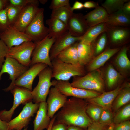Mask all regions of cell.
I'll return each instance as SVG.
<instances>
[{"label": "cell", "mask_w": 130, "mask_h": 130, "mask_svg": "<svg viewBox=\"0 0 130 130\" xmlns=\"http://www.w3.org/2000/svg\"><path fill=\"white\" fill-rule=\"evenodd\" d=\"M89 103L85 100L71 97L56 115V121L67 126H74L84 129L93 122L87 114Z\"/></svg>", "instance_id": "6da1fadb"}, {"label": "cell", "mask_w": 130, "mask_h": 130, "mask_svg": "<svg viewBox=\"0 0 130 130\" xmlns=\"http://www.w3.org/2000/svg\"><path fill=\"white\" fill-rule=\"evenodd\" d=\"M52 78L55 80L69 81L72 77L85 75L84 67L63 62L56 58L51 61Z\"/></svg>", "instance_id": "7a4b0ae2"}, {"label": "cell", "mask_w": 130, "mask_h": 130, "mask_svg": "<svg viewBox=\"0 0 130 130\" xmlns=\"http://www.w3.org/2000/svg\"><path fill=\"white\" fill-rule=\"evenodd\" d=\"M72 87L93 91L101 93L104 92V81L100 72L97 70L90 72L81 76L73 77L70 83Z\"/></svg>", "instance_id": "3957f363"}, {"label": "cell", "mask_w": 130, "mask_h": 130, "mask_svg": "<svg viewBox=\"0 0 130 130\" xmlns=\"http://www.w3.org/2000/svg\"><path fill=\"white\" fill-rule=\"evenodd\" d=\"M39 79L36 87L32 91V100L35 103L46 102L50 87L52 86L51 68L48 66L38 74Z\"/></svg>", "instance_id": "277c9868"}, {"label": "cell", "mask_w": 130, "mask_h": 130, "mask_svg": "<svg viewBox=\"0 0 130 130\" xmlns=\"http://www.w3.org/2000/svg\"><path fill=\"white\" fill-rule=\"evenodd\" d=\"M13 95V105L9 110H4L0 112V119L7 122L11 120L15 109L21 104H25L32 100V91L27 89L15 86L10 91Z\"/></svg>", "instance_id": "5b68a950"}, {"label": "cell", "mask_w": 130, "mask_h": 130, "mask_svg": "<svg viewBox=\"0 0 130 130\" xmlns=\"http://www.w3.org/2000/svg\"><path fill=\"white\" fill-rule=\"evenodd\" d=\"M44 8H39L32 20L26 29L24 33L30 36L36 44L48 35V28L45 26L44 21Z\"/></svg>", "instance_id": "8992f818"}, {"label": "cell", "mask_w": 130, "mask_h": 130, "mask_svg": "<svg viewBox=\"0 0 130 130\" xmlns=\"http://www.w3.org/2000/svg\"><path fill=\"white\" fill-rule=\"evenodd\" d=\"M20 114L16 117L7 122L8 130H22L27 127L31 117L36 113L39 103L34 104L32 101L27 102Z\"/></svg>", "instance_id": "52a82bcc"}, {"label": "cell", "mask_w": 130, "mask_h": 130, "mask_svg": "<svg viewBox=\"0 0 130 130\" xmlns=\"http://www.w3.org/2000/svg\"><path fill=\"white\" fill-rule=\"evenodd\" d=\"M52 86L63 94L84 99L96 97L101 93L95 91L77 88L72 86L69 81H62L55 79L52 81Z\"/></svg>", "instance_id": "ba28073f"}, {"label": "cell", "mask_w": 130, "mask_h": 130, "mask_svg": "<svg viewBox=\"0 0 130 130\" xmlns=\"http://www.w3.org/2000/svg\"><path fill=\"white\" fill-rule=\"evenodd\" d=\"M56 39L50 38L48 35L36 44L31 55L30 66L38 63L45 64L51 68V61L50 58L51 48Z\"/></svg>", "instance_id": "9c48e42d"}, {"label": "cell", "mask_w": 130, "mask_h": 130, "mask_svg": "<svg viewBox=\"0 0 130 130\" xmlns=\"http://www.w3.org/2000/svg\"><path fill=\"white\" fill-rule=\"evenodd\" d=\"M29 67L23 65L13 58L6 56L0 72V81L2 74L7 73L9 75V79L11 82L7 87L3 90L6 92L10 91L14 86V84L15 80Z\"/></svg>", "instance_id": "30bf717a"}, {"label": "cell", "mask_w": 130, "mask_h": 130, "mask_svg": "<svg viewBox=\"0 0 130 130\" xmlns=\"http://www.w3.org/2000/svg\"><path fill=\"white\" fill-rule=\"evenodd\" d=\"M36 44L32 41L25 42L9 49L7 55L25 66L30 67L31 57Z\"/></svg>", "instance_id": "8fae6325"}, {"label": "cell", "mask_w": 130, "mask_h": 130, "mask_svg": "<svg viewBox=\"0 0 130 130\" xmlns=\"http://www.w3.org/2000/svg\"><path fill=\"white\" fill-rule=\"evenodd\" d=\"M0 39L9 49L19 45L25 42L32 41L30 36L19 31L10 25L0 32Z\"/></svg>", "instance_id": "7c38bea8"}, {"label": "cell", "mask_w": 130, "mask_h": 130, "mask_svg": "<svg viewBox=\"0 0 130 130\" xmlns=\"http://www.w3.org/2000/svg\"><path fill=\"white\" fill-rule=\"evenodd\" d=\"M38 5L39 2L26 5L23 8L13 25H11L19 31L24 32L39 9Z\"/></svg>", "instance_id": "4fadbf2b"}, {"label": "cell", "mask_w": 130, "mask_h": 130, "mask_svg": "<svg viewBox=\"0 0 130 130\" xmlns=\"http://www.w3.org/2000/svg\"><path fill=\"white\" fill-rule=\"evenodd\" d=\"M48 66L46 65L41 63H37L31 65L15 80L14 86L22 87L32 91V84L35 77Z\"/></svg>", "instance_id": "5bb4252c"}, {"label": "cell", "mask_w": 130, "mask_h": 130, "mask_svg": "<svg viewBox=\"0 0 130 130\" xmlns=\"http://www.w3.org/2000/svg\"><path fill=\"white\" fill-rule=\"evenodd\" d=\"M68 31L72 36L80 37L83 36L89 27L82 13H73L66 24Z\"/></svg>", "instance_id": "9a60e30c"}, {"label": "cell", "mask_w": 130, "mask_h": 130, "mask_svg": "<svg viewBox=\"0 0 130 130\" xmlns=\"http://www.w3.org/2000/svg\"><path fill=\"white\" fill-rule=\"evenodd\" d=\"M67 97L55 87L51 88L46 102L47 114L50 118L53 117L56 112L64 106Z\"/></svg>", "instance_id": "2e32d148"}, {"label": "cell", "mask_w": 130, "mask_h": 130, "mask_svg": "<svg viewBox=\"0 0 130 130\" xmlns=\"http://www.w3.org/2000/svg\"><path fill=\"white\" fill-rule=\"evenodd\" d=\"M83 36L73 37L68 31L56 39L50 52V58L51 61L61 52L72 44L81 40Z\"/></svg>", "instance_id": "e0dca14e"}, {"label": "cell", "mask_w": 130, "mask_h": 130, "mask_svg": "<svg viewBox=\"0 0 130 130\" xmlns=\"http://www.w3.org/2000/svg\"><path fill=\"white\" fill-rule=\"evenodd\" d=\"M106 32L108 40L113 45H120L123 44L129 40L130 38V29L127 27L108 25Z\"/></svg>", "instance_id": "ac0fdd59"}, {"label": "cell", "mask_w": 130, "mask_h": 130, "mask_svg": "<svg viewBox=\"0 0 130 130\" xmlns=\"http://www.w3.org/2000/svg\"><path fill=\"white\" fill-rule=\"evenodd\" d=\"M123 87L119 86L111 91L104 92L96 97L84 100L89 104L96 105L103 109L110 110L114 100Z\"/></svg>", "instance_id": "d6986e66"}, {"label": "cell", "mask_w": 130, "mask_h": 130, "mask_svg": "<svg viewBox=\"0 0 130 130\" xmlns=\"http://www.w3.org/2000/svg\"><path fill=\"white\" fill-rule=\"evenodd\" d=\"M77 51L79 64L84 67L91 60L94 55L92 43L82 40L78 43Z\"/></svg>", "instance_id": "ffe728a7"}, {"label": "cell", "mask_w": 130, "mask_h": 130, "mask_svg": "<svg viewBox=\"0 0 130 130\" xmlns=\"http://www.w3.org/2000/svg\"><path fill=\"white\" fill-rule=\"evenodd\" d=\"M51 119L47 114V102L39 103V108L33 122V130L47 129L49 126Z\"/></svg>", "instance_id": "44dd1931"}, {"label": "cell", "mask_w": 130, "mask_h": 130, "mask_svg": "<svg viewBox=\"0 0 130 130\" xmlns=\"http://www.w3.org/2000/svg\"><path fill=\"white\" fill-rule=\"evenodd\" d=\"M118 48H109L97 56L87 65V69L90 72L97 70L103 66L119 50Z\"/></svg>", "instance_id": "7402d4cb"}, {"label": "cell", "mask_w": 130, "mask_h": 130, "mask_svg": "<svg viewBox=\"0 0 130 130\" xmlns=\"http://www.w3.org/2000/svg\"><path fill=\"white\" fill-rule=\"evenodd\" d=\"M108 15L104 8L99 6L84 15V17L90 27L101 23H106Z\"/></svg>", "instance_id": "603a6c76"}, {"label": "cell", "mask_w": 130, "mask_h": 130, "mask_svg": "<svg viewBox=\"0 0 130 130\" xmlns=\"http://www.w3.org/2000/svg\"><path fill=\"white\" fill-rule=\"evenodd\" d=\"M78 42L72 44L61 52L56 58L65 63L80 65L79 63L77 51Z\"/></svg>", "instance_id": "cb8c5ba5"}, {"label": "cell", "mask_w": 130, "mask_h": 130, "mask_svg": "<svg viewBox=\"0 0 130 130\" xmlns=\"http://www.w3.org/2000/svg\"><path fill=\"white\" fill-rule=\"evenodd\" d=\"M48 26V36L55 39L58 38L68 31L66 25L57 19L50 18L46 21Z\"/></svg>", "instance_id": "d4e9b609"}, {"label": "cell", "mask_w": 130, "mask_h": 130, "mask_svg": "<svg viewBox=\"0 0 130 130\" xmlns=\"http://www.w3.org/2000/svg\"><path fill=\"white\" fill-rule=\"evenodd\" d=\"M105 23L110 26L127 27L130 25V15L119 10L109 15Z\"/></svg>", "instance_id": "484cf974"}, {"label": "cell", "mask_w": 130, "mask_h": 130, "mask_svg": "<svg viewBox=\"0 0 130 130\" xmlns=\"http://www.w3.org/2000/svg\"><path fill=\"white\" fill-rule=\"evenodd\" d=\"M108 25L102 23L89 27L85 34L83 36L82 40L92 43L101 34L106 32Z\"/></svg>", "instance_id": "4316f807"}, {"label": "cell", "mask_w": 130, "mask_h": 130, "mask_svg": "<svg viewBox=\"0 0 130 130\" xmlns=\"http://www.w3.org/2000/svg\"><path fill=\"white\" fill-rule=\"evenodd\" d=\"M73 13L70 5L52 10L50 18L57 19L66 25L69 19Z\"/></svg>", "instance_id": "83f0119b"}, {"label": "cell", "mask_w": 130, "mask_h": 130, "mask_svg": "<svg viewBox=\"0 0 130 130\" xmlns=\"http://www.w3.org/2000/svg\"><path fill=\"white\" fill-rule=\"evenodd\" d=\"M128 48L124 46L120 51L115 61L118 68L123 71H127L130 68V61L127 55Z\"/></svg>", "instance_id": "f1b7e54d"}, {"label": "cell", "mask_w": 130, "mask_h": 130, "mask_svg": "<svg viewBox=\"0 0 130 130\" xmlns=\"http://www.w3.org/2000/svg\"><path fill=\"white\" fill-rule=\"evenodd\" d=\"M122 76L112 65H109L105 72V78L107 87L110 88L113 87L121 79Z\"/></svg>", "instance_id": "f546056e"}, {"label": "cell", "mask_w": 130, "mask_h": 130, "mask_svg": "<svg viewBox=\"0 0 130 130\" xmlns=\"http://www.w3.org/2000/svg\"><path fill=\"white\" fill-rule=\"evenodd\" d=\"M117 97L113 106V108L115 110H117L130 101V84H127L125 87L123 88Z\"/></svg>", "instance_id": "4dcf8cb0"}, {"label": "cell", "mask_w": 130, "mask_h": 130, "mask_svg": "<svg viewBox=\"0 0 130 130\" xmlns=\"http://www.w3.org/2000/svg\"><path fill=\"white\" fill-rule=\"evenodd\" d=\"M129 0H106L102 4L109 15L121 9L123 5Z\"/></svg>", "instance_id": "1f68e13d"}, {"label": "cell", "mask_w": 130, "mask_h": 130, "mask_svg": "<svg viewBox=\"0 0 130 130\" xmlns=\"http://www.w3.org/2000/svg\"><path fill=\"white\" fill-rule=\"evenodd\" d=\"M106 32L101 34L92 42L94 52V55L97 56L103 52L106 46L108 41Z\"/></svg>", "instance_id": "d6a6232c"}, {"label": "cell", "mask_w": 130, "mask_h": 130, "mask_svg": "<svg viewBox=\"0 0 130 130\" xmlns=\"http://www.w3.org/2000/svg\"><path fill=\"white\" fill-rule=\"evenodd\" d=\"M103 108L98 105L89 104L86 109V113L93 121L99 122Z\"/></svg>", "instance_id": "836d02e7"}, {"label": "cell", "mask_w": 130, "mask_h": 130, "mask_svg": "<svg viewBox=\"0 0 130 130\" xmlns=\"http://www.w3.org/2000/svg\"><path fill=\"white\" fill-rule=\"evenodd\" d=\"M23 7L10 4L6 8L10 25L13 23Z\"/></svg>", "instance_id": "e575fe53"}, {"label": "cell", "mask_w": 130, "mask_h": 130, "mask_svg": "<svg viewBox=\"0 0 130 130\" xmlns=\"http://www.w3.org/2000/svg\"><path fill=\"white\" fill-rule=\"evenodd\" d=\"M130 117V104L124 107L115 116L113 123L116 124L128 120Z\"/></svg>", "instance_id": "d590c367"}, {"label": "cell", "mask_w": 130, "mask_h": 130, "mask_svg": "<svg viewBox=\"0 0 130 130\" xmlns=\"http://www.w3.org/2000/svg\"><path fill=\"white\" fill-rule=\"evenodd\" d=\"M113 117L110 110L103 109L101 113L99 122L109 125L113 123Z\"/></svg>", "instance_id": "8d00e7d4"}, {"label": "cell", "mask_w": 130, "mask_h": 130, "mask_svg": "<svg viewBox=\"0 0 130 130\" xmlns=\"http://www.w3.org/2000/svg\"><path fill=\"white\" fill-rule=\"evenodd\" d=\"M9 50L8 47L0 39V70L5 62V58L7 56Z\"/></svg>", "instance_id": "74e56055"}, {"label": "cell", "mask_w": 130, "mask_h": 130, "mask_svg": "<svg viewBox=\"0 0 130 130\" xmlns=\"http://www.w3.org/2000/svg\"><path fill=\"white\" fill-rule=\"evenodd\" d=\"M9 24L6 8L0 11V31L5 29Z\"/></svg>", "instance_id": "f35d334b"}, {"label": "cell", "mask_w": 130, "mask_h": 130, "mask_svg": "<svg viewBox=\"0 0 130 130\" xmlns=\"http://www.w3.org/2000/svg\"><path fill=\"white\" fill-rule=\"evenodd\" d=\"M69 0H52L49 8L53 10L69 5Z\"/></svg>", "instance_id": "ab89813d"}, {"label": "cell", "mask_w": 130, "mask_h": 130, "mask_svg": "<svg viewBox=\"0 0 130 130\" xmlns=\"http://www.w3.org/2000/svg\"><path fill=\"white\" fill-rule=\"evenodd\" d=\"M110 125L93 121L88 127L87 130H107Z\"/></svg>", "instance_id": "60d3db41"}, {"label": "cell", "mask_w": 130, "mask_h": 130, "mask_svg": "<svg viewBox=\"0 0 130 130\" xmlns=\"http://www.w3.org/2000/svg\"><path fill=\"white\" fill-rule=\"evenodd\" d=\"M10 4L15 6L24 7L27 5L39 2L35 0H9Z\"/></svg>", "instance_id": "b9f144b4"}, {"label": "cell", "mask_w": 130, "mask_h": 130, "mask_svg": "<svg viewBox=\"0 0 130 130\" xmlns=\"http://www.w3.org/2000/svg\"><path fill=\"white\" fill-rule=\"evenodd\" d=\"M114 124V130H130V122L128 120Z\"/></svg>", "instance_id": "7bdbcfd3"}, {"label": "cell", "mask_w": 130, "mask_h": 130, "mask_svg": "<svg viewBox=\"0 0 130 130\" xmlns=\"http://www.w3.org/2000/svg\"><path fill=\"white\" fill-rule=\"evenodd\" d=\"M68 126L66 124L57 121H55L51 130H66Z\"/></svg>", "instance_id": "ee69618b"}, {"label": "cell", "mask_w": 130, "mask_h": 130, "mask_svg": "<svg viewBox=\"0 0 130 130\" xmlns=\"http://www.w3.org/2000/svg\"><path fill=\"white\" fill-rule=\"evenodd\" d=\"M124 13L130 15V1L129 0L124 3L120 10Z\"/></svg>", "instance_id": "f6af8a7d"}, {"label": "cell", "mask_w": 130, "mask_h": 130, "mask_svg": "<svg viewBox=\"0 0 130 130\" xmlns=\"http://www.w3.org/2000/svg\"><path fill=\"white\" fill-rule=\"evenodd\" d=\"M84 7L87 8H95L99 6L98 3L92 1H87L83 4Z\"/></svg>", "instance_id": "bcb514c9"}, {"label": "cell", "mask_w": 130, "mask_h": 130, "mask_svg": "<svg viewBox=\"0 0 130 130\" xmlns=\"http://www.w3.org/2000/svg\"><path fill=\"white\" fill-rule=\"evenodd\" d=\"M84 7L83 4L82 2L78 1H76L74 4L71 7L72 10L80 9Z\"/></svg>", "instance_id": "7dc6e473"}, {"label": "cell", "mask_w": 130, "mask_h": 130, "mask_svg": "<svg viewBox=\"0 0 130 130\" xmlns=\"http://www.w3.org/2000/svg\"><path fill=\"white\" fill-rule=\"evenodd\" d=\"M0 130H8L7 122L0 119Z\"/></svg>", "instance_id": "c3c4849f"}, {"label": "cell", "mask_w": 130, "mask_h": 130, "mask_svg": "<svg viewBox=\"0 0 130 130\" xmlns=\"http://www.w3.org/2000/svg\"><path fill=\"white\" fill-rule=\"evenodd\" d=\"M84 129L77 126H68L66 130H84Z\"/></svg>", "instance_id": "681fc988"}, {"label": "cell", "mask_w": 130, "mask_h": 130, "mask_svg": "<svg viewBox=\"0 0 130 130\" xmlns=\"http://www.w3.org/2000/svg\"><path fill=\"white\" fill-rule=\"evenodd\" d=\"M56 116H55L51 119L49 126L47 130H51L52 127L56 120Z\"/></svg>", "instance_id": "f907efd6"}, {"label": "cell", "mask_w": 130, "mask_h": 130, "mask_svg": "<svg viewBox=\"0 0 130 130\" xmlns=\"http://www.w3.org/2000/svg\"><path fill=\"white\" fill-rule=\"evenodd\" d=\"M7 1L6 0H0V11L3 9V7Z\"/></svg>", "instance_id": "816d5d0a"}, {"label": "cell", "mask_w": 130, "mask_h": 130, "mask_svg": "<svg viewBox=\"0 0 130 130\" xmlns=\"http://www.w3.org/2000/svg\"><path fill=\"white\" fill-rule=\"evenodd\" d=\"M114 124L113 123L110 124L107 130H114Z\"/></svg>", "instance_id": "f5cc1de1"}, {"label": "cell", "mask_w": 130, "mask_h": 130, "mask_svg": "<svg viewBox=\"0 0 130 130\" xmlns=\"http://www.w3.org/2000/svg\"><path fill=\"white\" fill-rule=\"evenodd\" d=\"M39 1L40 3L42 4H44L46 3L48 1L47 0H39Z\"/></svg>", "instance_id": "db71d44e"}, {"label": "cell", "mask_w": 130, "mask_h": 130, "mask_svg": "<svg viewBox=\"0 0 130 130\" xmlns=\"http://www.w3.org/2000/svg\"><path fill=\"white\" fill-rule=\"evenodd\" d=\"M28 127H27L26 128H24L22 130H27L28 129ZM11 130H14V129H13Z\"/></svg>", "instance_id": "11a10c76"}, {"label": "cell", "mask_w": 130, "mask_h": 130, "mask_svg": "<svg viewBox=\"0 0 130 130\" xmlns=\"http://www.w3.org/2000/svg\"></svg>", "instance_id": "9f6ffc18"}]
</instances>
